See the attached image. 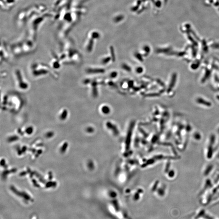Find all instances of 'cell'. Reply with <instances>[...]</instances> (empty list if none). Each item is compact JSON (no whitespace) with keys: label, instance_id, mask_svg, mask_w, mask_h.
I'll list each match as a JSON object with an SVG mask.
<instances>
[{"label":"cell","instance_id":"cell-1","mask_svg":"<svg viewBox=\"0 0 219 219\" xmlns=\"http://www.w3.org/2000/svg\"><path fill=\"white\" fill-rule=\"evenodd\" d=\"M15 78L16 84L19 89L22 90H26L28 89L29 84L25 80L22 78V74L19 70L16 71L15 72Z\"/></svg>","mask_w":219,"mask_h":219}]
</instances>
